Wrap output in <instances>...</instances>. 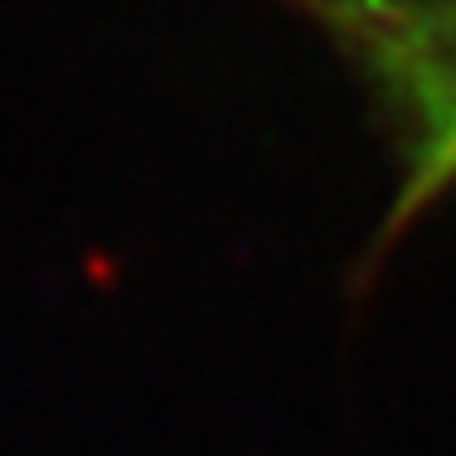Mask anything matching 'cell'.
Listing matches in <instances>:
<instances>
[{
    "instance_id": "6da1fadb",
    "label": "cell",
    "mask_w": 456,
    "mask_h": 456,
    "mask_svg": "<svg viewBox=\"0 0 456 456\" xmlns=\"http://www.w3.org/2000/svg\"><path fill=\"white\" fill-rule=\"evenodd\" d=\"M306 20L360 83L394 156V200L379 219L384 257L456 190V0H277Z\"/></svg>"
}]
</instances>
